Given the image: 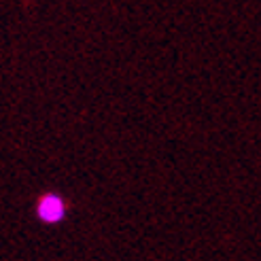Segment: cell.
<instances>
[{
	"mask_svg": "<svg viewBox=\"0 0 261 261\" xmlns=\"http://www.w3.org/2000/svg\"><path fill=\"white\" fill-rule=\"evenodd\" d=\"M36 219L45 225H60L66 219V202L60 193L47 191L36 200Z\"/></svg>",
	"mask_w": 261,
	"mask_h": 261,
	"instance_id": "1",
	"label": "cell"
}]
</instances>
